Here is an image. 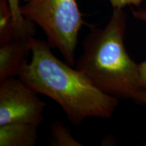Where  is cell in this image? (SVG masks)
I'll list each match as a JSON object with an SVG mask.
<instances>
[{
    "mask_svg": "<svg viewBox=\"0 0 146 146\" xmlns=\"http://www.w3.org/2000/svg\"><path fill=\"white\" fill-rule=\"evenodd\" d=\"M114 9H123L127 5L139 6L144 0H109Z\"/></svg>",
    "mask_w": 146,
    "mask_h": 146,
    "instance_id": "11",
    "label": "cell"
},
{
    "mask_svg": "<svg viewBox=\"0 0 146 146\" xmlns=\"http://www.w3.org/2000/svg\"><path fill=\"white\" fill-rule=\"evenodd\" d=\"M51 144L55 146H81L79 142L71 135L70 129L60 121H54L50 125Z\"/></svg>",
    "mask_w": 146,
    "mask_h": 146,
    "instance_id": "7",
    "label": "cell"
},
{
    "mask_svg": "<svg viewBox=\"0 0 146 146\" xmlns=\"http://www.w3.org/2000/svg\"><path fill=\"white\" fill-rule=\"evenodd\" d=\"M37 129L25 123L0 125V146H33L38 139Z\"/></svg>",
    "mask_w": 146,
    "mask_h": 146,
    "instance_id": "6",
    "label": "cell"
},
{
    "mask_svg": "<svg viewBox=\"0 0 146 146\" xmlns=\"http://www.w3.org/2000/svg\"><path fill=\"white\" fill-rule=\"evenodd\" d=\"M24 1H30L31 0H24Z\"/></svg>",
    "mask_w": 146,
    "mask_h": 146,
    "instance_id": "12",
    "label": "cell"
},
{
    "mask_svg": "<svg viewBox=\"0 0 146 146\" xmlns=\"http://www.w3.org/2000/svg\"><path fill=\"white\" fill-rule=\"evenodd\" d=\"M35 35V27L22 31L13 29L10 39L0 44V83L9 77L18 76L27 63Z\"/></svg>",
    "mask_w": 146,
    "mask_h": 146,
    "instance_id": "5",
    "label": "cell"
},
{
    "mask_svg": "<svg viewBox=\"0 0 146 146\" xmlns=\"http://www.w3.org/2000/svg\"><path fill=\"white\" fill-rule=\"evenodd\" d=\"M8 3L12 13L14 30H25L35 26V23L25 18L21 14L19 0H8Z\"/></svg>",
    "mask_w": 146,
    "mask_h": 146,
    "instance_id": "9",
    "label": "cell"
},
{
    "mask_svg": "<svg viewBox=\"0 0 146 146\" xmlns=\"http://www.w3.org/2000/svg\"><path fill=\"white\" fill-rule=\"evenodd\" d=\"M12 31L13 21L8 0H0V44L10 39Z\"/></svg>",
    "mask_w": 146,
    "mask_h": 146,
    "instance_id": "8",
    "label": "cell"
},
{
    "mask_svg": "<svg viewBox=\"0 0 146 146\" xmlns=\"http://www.w3.org/2000/svg\"><path fill=\"white\" fill-rule=\"evenodd\" d=\"M51 47L47 41L32 38V60L20 71L19 78L58 103L72 125H80L89 117H112L118 98L103 93L77 69L60 61Z\"/></svg>",
    "mask_w": 146,
    "mask_h": 146,
    "instance_id": "1",
    "label": "cell"
},
{
    "mask_svg": "<svg viewBox=\"0 0 146 146\" xmlns=\"http://www.w3.org/2000/svg\"><path fill=\"white\" fill-rule=\"evenodd\" d=\"M20 10L24 18L43 29L49 44L66 63L74 65L78 33L85 25L76 0H31Z\"/></svg>",
    "mask_w": 146,
    "mask_h": 146,
    "instance_id": "3",
    "label": "cell"
},
{
    "mask_svg": "<svg viewBox=\"0 0 146 146\" xmlns=\"http://www.w3.org/2000/svg\"><path fill=\"white\" fill-rule=\"evenodd\" d=\"M133 14L135 18L146 22V6L143 10L137 11V12L133 11ZM139 66L140 76H141L142 85H143L144 89L146 91V61L139 64Z\"/></svg>",
    "mask_w": 146,
    "mask_h": 146,
    "instance_id": "10",
    "label": "cell"
},
{
    "mask_svg": "<svg viewBox=\"0 0 146 146\" xmlns=\"http://www.w3.org/2000/svg\"><path fill=\"white\" fill-rule=\"evenodd\" d=\"M38 94L14 76L0 83V125L25 123L39 127L45 104Z\"/></svg>",
    "mask_w": 146,
    "mask_h": 146,
    "instance_id": "4",
    "label": "cell"
},
{
    "mask_svg": "<svg viewBox=\"0 0 146 146\" xmlns=\"http://www.w3.org/2000/svg\"><path fill=\"white\" fill-rule=\"evenodd\" d=\"M125 27V13L122 9H114L104 28H91L83 40L76 69L104 94L146 104L139 66L124 45Z\"/></svg>",
    "mask_w": 146,
    "mask_h": 146,
    "instance_id": "2",
    "label": "cell"
}]
</instances>
